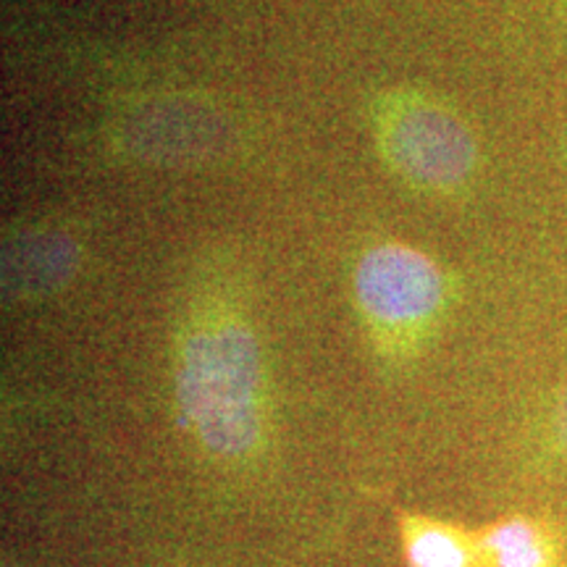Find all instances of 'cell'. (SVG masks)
Listing matches in <instances>:
<instances>
[{
    "label": "cell",
    "instance_id": "cell-1",
    "mask_svg": "<svg viewBox=\"0 0 567 567\" xmlns=\"http://www.w3.org/2000/svg\"><path fill=\"white\" fill-rule=\"evenodd\" d=\"M184 425L218 457H245L264 434V358L239 318H210L184 339L176 371Z\"/></svg>",
    "mask_w": 567,
    "mask_h": 567
},
{
    "label": "cell",
    "instance_id": "cell-2",
    "mask_svg": "<svg viewBox=\"0 0 567 567\" xmlns=\"http://www.w3.org/2000/svg\"><path fill=\"white\" fill-rule=\"evenodd\" d=\"M379 140L396 174L431 193H460L478 172L476 134L452 105L434 97H392L379 116Z\"/></svg>",
    "mask_w": 567,
    "mask_h": 567
},
{
    "label": "cell",
    "instance_id": "cell-3",
    "mask_svg": "<svg viewBox=\"0 0 567 567\" xmlns=\"http://www.w3.org/2000/svg\"><path fill=\"white\" fill-rule=\"evenodd\" d=\"M360 308L384 329H421L446 302V276L434 260L405 245L373 247L354 274Z\"/></svg>",
    "mask_w": 567,
    "mask_h": 567
},
{
    "label": "cell",
    "instance_id": "cell-4",
    "mask_svg": "<svg viewBox=\"0 0 567 567\" xmlns=\"http://www.w3.org/2000/svg\"><path fill=\"white\" fill-rule=\"evenodd\" d=\"M231 137V124L216 103L174 95L142 103L126 113L118 142L147 163H187L218 155Z\"/></svg>",
    "mask_w": 567,
    "mask_h": 567
},
{
    "label": "cell",
    "instance_id": "cell-5",
    "mask_svg": "<svg viewBox=\"0 0 567 567\" xmlns=\"http://www.w3.org/2000/svg\"><path fill=\"white\" fill-rule=\"evenodd\" d=\"M80 245L61 229H30L3 247V292L13 300H38L74 279Z\"/></svg>",
    "mask_w": 567,
    "mask_h": 567
},
{
    "label": "cell",
    "instance_id": "cell-6",
    "mask_svg": "<svg viewBox=\"0 0 567 567\" xmlns=\"http://www.w3.org/2000/svg\"><path fill=\"white\" fill-rule=\"evenodd\" d=\"M481 567H559L555 530L536 517H502L476 536Z\"/></svg>",
    "mask_w": 567,
    "mask_h": 567
},
{
    "label": "cell",
    "instance_id": "cell-7",
    "mask_svg": "<svg viewBox=\"0 0 567 567\" xmlns=\"http://www.w3.org/2000/svg\"><path fill=\"white\" fill-rule=\"evenodd\" d=\"M402 547L408 567H481L476 536L431 517H402Z\"/></svg>",
    "mask_w": 567,
    "mask_h": 567
},
{
    "label": "cell",
    "instance_id": "cell-8",
    "mask_svg": "<svg viewBox=\"0 0 567 567\" xmlns=\"http://www.w3.org/2000/svg\"><path fill=\"white\" fill-rule=\"evenodd\" d=\"M555 431H557L559 444H563V450L567 452V392L563 394V400H559V405H557Z\"/></svg>",
    "mask_w": 567,
    "mask_h": 567
}]
</instances>
